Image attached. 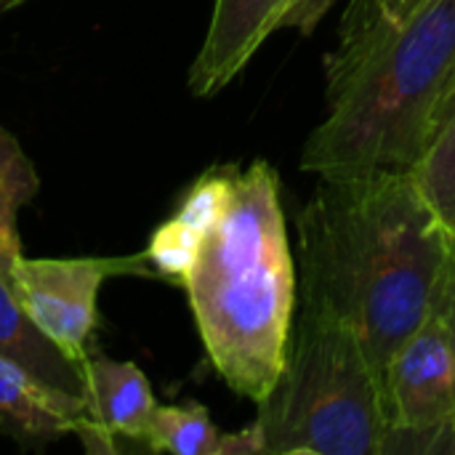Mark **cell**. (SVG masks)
I'll use <instances>...</instances> for the list:
<instances>
[{
  "mask_svg": "<svg viewBox=\"0 0 455 455\" xmlns=\"http://www.w3.org/2000/svg\"><path fill=\"white\" fill-rule=\"evenodd\" d=\"M455 101V75L453 80H451V88H448V93L443 96V104H440V109H437V120H435V131L440 128V123H443V117L448 115V109H451V104ZM435 136V133H432Z\"/></svg>",
  "mask_w": 455,
  "mask_h": 455,
  "instance_id": "obj_20",
  "label": "cell"
},
{
  "mask_svg": "<svg viewBox=\"0 0 455 455\" xmlns=\"http://www.w3.org/2000/svg\"><path fill=\"white\" fill-rule=\"evenodd\" d=\"M453 235H455V232H453Z\"/></svg>",
  "mask_w": 455,
  "mask_h": 455,
  "instance_id": "obj_23",
  "label": "cell"
},
{
  "mask_svg": "<svg viewBox=\"0 0 455 455\" xmlns=\"http://www.w3.org/2000/svg\"><path fill=\"white\" fill-rule=\"evenodd\" d=\"M443 315H445V323L451 328V336H453V347H455V253H453V269H451V280H448V288H445V296L437 307Z\"/></svg>",
  "mask_w": 455,
  "mask_h": 455,
  "instance_id": "obj_19",
  "label": "cell"
},
{
  "mask_svg": "<svg viewBox=\"0 0 455 455\" xmlns=\"http://www.w3.org/2000/svg\"><path fill=\"white\" fill-rule=\"evenodd\" d=\"M0 355L19 363L48 389L51 397L77 424V432L91 421L88 403H85L83 365L72 363L59 347H53L32 325V320L24 315L11 285L3 277H0Z\"/></svg>",
  "mask_w": 455,
  "mask_h": 455,
  "instance_id": "obj_8",
  "label": "cell"
},
{
  "mask_svg": "<svg viewBox=\"0 0 455 455\" xmlns=\"http://www.w3.org/2000/svg\"><path fill=\"white\" fill-rule=\"evenodd\" d=\"M413 171L429 203L455 232V101Z\"/></svg>",
  "mask_w": 455,
  "mask_h": 455,
  "instance_id": "obj_13",
  "label": "cell"
},
{
  "mask_svg": "<svg viewBox=\"0 0 455 455\" xmlns=\"http://www.w3.org/2000/svg\"><path fill=\"white\" fill-rule=\"evenodd\" d=\"M40 176L5 128H0V277L11 285V272L21 259L19 211L37 195Z\"/></svg>",
  "mask_w": 455,
  "mask_h": 455,
  "instance_id": "obj_11",
  "label": "cell"
},
{
  "mask_svg": "<svg viewBox=\"0 0 455 455\" xmlns=\"http://www.w3.org/2000/svg\"><path fill=\"white\" fill-rule=\"evenodd\" d=\"M16 3H24V0H3L0 8H11V5H16Z\"/></svg>",
  "mask_w": 455,
  "mask_h": 455,
  "instance_id": "obj_21",
  "label": "cell"
},
{
  "mask_svg": "<svg viewBox=\"0 0 455 455\" xmlns=\"http://www.w3.org/2000/svg\"><path fill=\"white\" fill-rule=\"evenodd\" d=\"M381 389L387 411L381 455H429L437 429L455 416V347L440 309L397 349Z\"/></svg>",
  "mask_w": 455,
  "mask_h": 455,
  "instance_id": "obj_5",
  "label": "cell"
},
{
  "mask_svg": "<svg viewBox=\"0 0 455 455\" xmlns=\"http://www.w3.org/2000/svg\"><path fill=\"white\" fill-rule=\"evenodd\" d=\"M0 5H3V0H0Z\"/></svg>",
  "mask_w": 455,
  "mask_h": 455,
  "instance_id": "obj_22",
  "label": "cell"
},
{
  "mask_svg": "<svg viewBox=\"0 0 455 455\" xmlns=\"http://www.w3.org/2000/svg\"><path fill=\"white\" fill-rule=\"evenodd\" d=\"M147 259H19L11 291L32 325L83 365L96 328L99 288L112 275L147 272Z\"/></svg>",
  "mask_w": 455,
  "mask_h": 455,
  "instance_id": "obj_6",
  "label": "cell"
},
{
  "mask_svg": "<svg viewBox=\"0 0 455 455\" xmlns=\"http://www.w3.org/2000/svg\"><path fill=\"white\" fill-rule=\"evenodd\" d=\"M296 229L301 304L352 328L381 379L445 296L453 229L413 168L320 176Z\"/></svg>",
  "mask_w": 455,
  "mask_h": 455,
  "instance_id": "obj_1",
  "label": "cell"
},
{
  "mask_svg": "<svg viewBox=\"0 0 455 455\" xmlns=\"http://www.w3.org/2000/svg\"><path fill=\"white\" fill-rule=\"evenodd\" d=\"M83 379L88 419L112 440L125 437L144 443L157 400L139 365L88 352Z\"/></svg>",
  "mask_w": 455,
  "mask_h": 455,
  "instance_id": "obj_9",
  "label": "cell"
},
{
  "mask_svg": "<svg viewBox=\"0 0 455 455\" xmlns=\"http://www.w3.org/2000/svg\"><path fill=\"white\" fill-rule=\"evenodd\" d=\"M336 3L339 0H288L277 29H296L301 35H312Z\"/></svg>",
  "mask_w": 455,
  "mask_h": 455,
  "instance_id": "obj_16",
  "label": "cell"
},
{
  "mask_svg": "<svg viewBox=\"0 0 455 455\" xmlns=\"http://www.w3.org/2000/svg\"><path fill=\"white\" fill-rule=\"evenodd\" d=\"M203 243H205L203 235L189 229L176 216H171L168 221H163L155 229L144 259H147V264L152 267L155 275L184 285L192 267H195V261H197V256H200Z\"/></svg>",
  "mask_w": 455,
  "mask_h": 455,
  "instance_id": "obj_14",
  "label": "cell"
},
{
  "mask_svg": "<svg viewBox=\"0 0 455 455\" xmlns=\"http://www.w3.org/2000/svg\"><path fill=\"white\" fill-rule=\"evenodd\" d=\"M144 445L157 453L221 455L224 432L216 429L200 403L157 405Z\"/></svg>",
  "mask_w": 455,
  "mask_h": 455,
  "instance_id": "obj_12",
  "label": "cell"
},
{
  "mask_svg": "<svg viewBox=\"0 0 455 455\" xmlns=\"http://www.w3.org/2000/svg\"><path fill=\"white\" fill-rule=\"evenodd\" d=\"M453 75L455 0H424L397 24L355 0L328 61V109L307 136L301 171L413 168Z\"/></svg>",
  "mask_w": 455,
  "mask_h": 455,
  "instance_id": "obj_2",
  "label": "cell"
},
{
  "mask_svg": "<svg viewBox=\"0 0 455 455\" xmlns=\"http://www.w3.org/2000/svg\"><path fill=\"white\" fill-rule=\"evenodd\" d=\"M288 0H213L205 40L189 67V93L208 99L227 88L256 56Z\"/></svg>",
  "mask_w": 455,
  "mask_h": 455,
  "instance_id": "obj_7",
  "label": "cell"
},
{
  "mask_svg": "<svg viewBox=\"0 0 455 455\" xmlns=\"http://www.w3.org/2000/svg\"><path fill=\"white\" fill-rule=\"evenodd\" d=\"M429 455H455V416L437 429Z\"/></svg>",
  "mask_w": 455,
  "mask_h": 455,
  "instance_id": "obj_18",
  "label": "cell"
},
{
  "mask_svg": "<svg viewBox=\"0 0 455 455\" xmlns=\"http://www.w3.org/2000/svg\"><path fill=\"white\" fill-rule=\"evenodd\" d=\"M296 285L280 179L267 160H253L235 173L232 200L184 291L213 371L256 405L285 368Z\"/></svg>",
  "mask_w": 455,
  "mask_h": 455,
  "instance_id": "obj_3",
  "label": "cell"
},
{
  "mask_svg": "<svg viewBox=\"0 0 455 455\" xmlns=\"http://www.w3.org/2000/svg\"><path fill=\"white\" fill-rule=\"evenodd\" d=\"M368 8L387 24H397L403 19H408L424 0H365Z\"/></svg>",
  "mask_w": 455,
  "mask_h": 455,
  "instance_id": "obj_17",
  "label": "cell"
},
{
  "mask_svg": "<svg viewBox=\"0 0 455 455\" xmlns=\"http://www.w3.org/2000/svg\"><path fill=\"white\" fill-rule=\"evenodd\" d=\"M235 173L237 168H213L208 173H203L189 192L184 195V200L176 208V219L184 221L189 229H195L197 235L208 237L211 229L221 221L229 200H232V187H235Z\"/></svg>",
  "mask_w": 455,
  "mask_h": 455,
  "instance_id": "obj_15",
  "label": "cell"
},
{
  "mask_svg": "<svg viewBox=\"0 0 455 455\" xmlns=\"http://www.w3.org/2000/svg\"><path fill=\"white\" fill-rule=\"evenodd\" d=\"M253 427L261 455H381L384 389L355 331L301 304L285 368Z\"/></svg>",
  "mask_w": 455,
  "mask_h": 455,
  "instance_id": "obj_4",
  "label": "cell"
},
{
  "mask_svg": "<svg viewBox=\"0 0 455 455\" xmlns=\"http://www.w3.org/2000/svg\"><path fill=\"white\" fill-rule=\"evenodd\" d=\"M0 421L19 437L48 443L77 432L51 392L19 363L0 355Z\"/></svg>",
  "mask_w": 455,
  "mask_h": 455,
  "instance_id": "obj_10",
  "label": "cell"
}]
</instances>
